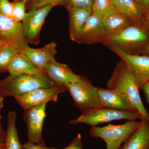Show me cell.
Here are the masks:
<instances>
[{"mask_svg": "<svg viewBox=\"0 0 149 149\" xmlns=\"http://www.w3.org/2000/svg\"><path fill=\"white\" fill-rule=\"evenodd\" d=\"M107 89L119 93L141 116V120L149 121V113L141 100L140 88L132 72L125 63L120 60L116 65L107 82Z\"/></svg>", "mask_w": 149, "mask_h": 149, "instance_id": "obj_1", "label": "cell"}, {"mask_svg": "<svg viewBox=\"0 0 149 149\" xmlns=\"http://www.w3.org/2000/svg\"><path fill=\"white\" fill-rule=\"evenodd\" d=\"M57 85L44 73L35 74H10L0 80V95L19 97L40 88H49Z\"/></svg>", "mask_w": 149, "mask_h": 149, "instance_id": "obj_2", "label": "cell"}, {"mask_svg": "<svg viewBox=\"0 0 149 149\" xmlns=\"http://www.w3.org/2000/svg\"><path fill=\"white\" fill-rule=\"evenodd\" d=\"M149 43V30L144 25L132 24L110 39L104 45L130 54H142Z\"/></svg>", "mask_w": 149, "mask_h": 149, "instance_id": "obj_3", "label": "cell"}, {"mask_svg": "<svg viewBox=\"0 0 149 149\" xmlns=\"http://www.w3.org/2000/svg\"><path fill=\"white\" fill-rule=\"evenodd\" d=\"M141 124V121L128 120L120 125L109 124L104 127L93 126L90 130V136L103 140L106 144V149H119Z\"/></svg>", "mask_w": 149, "mask_h": 149, "instance_id": "obj_4", "label": "cell"}, {"mask_svg": "<svg viewBox=\"0 0 149 149\" xmlns=\"http://www.w3.org/2000/svg\"><path fill=\"white\" fill-rule=\"evenodd\" d=\"M141 119L138 112L128 111L101 107L82 113L77 118L69 121L70 124L85 123L92 127L115 120H136Z\"/></svg>", "mask_w": 149, "mask_h": 149, "instance_id": "obj_5", "label": "cell"}, {"mask_svg": "<svg viewBox=\"0 0 149 149\" xmlns=\"http://www.w3.org/2000/svg\"><path fill=\"white\" fill-rule=\"evenodd\" d=\"M65 88L72 98L74 106L82 113L102 107L97 87L85 76L81 75L78 81L68 84Z\"/></svg>", "mask_w": 149, "mask_h": 149, "instance_id": "obj_6", "label": "cell"}, {"mask_svg": "<svg viewBox=\"0 0 149 149\" xmlns=\"http://www.w3.org/2000/svg\"><path fill=\"white\" fill-rule=\"evenodd\" d=\"M0 39L6 45L22 53L28 47L22 22H19L0 13Z\"/></svg>", "mask_w": 149, "mask_h": 149, "instance_id": "obj_7", "label": "cell"}, {"mask_svg": "<svg viewBox=\"0 0 149 149\" xmlns=\"http://www.w3.org/2000/svg\"><path fill=\"white\" fill-rule=\"evenodd\" d=\"M53 7L52 6L49 5L31 10L27 13L26 17L22 23L28 43L37 45L40 42L41 29Z\"/></svg>", "mask_w": 149, "mask_h": 149, "instance_id": "obj_8", "label": "cell"}, {"mask_svg": "<svg viewBox=\"0 0 149 149\" xmlns=\"http://www.w3.org/2000/svg\"><path fill=\"white\" fill-rule=\"evenodd\" d=\"M111 50L125 63L141 90L144 84L149 82V56L128 54L117 49Z\"/></svg>", "mask_w": 149, "mask_h": 149, "instance_id": "obj_9", "label": "cell"}, {"mask_svg": "<svg viewBox=\"0 0 149 149\" xmlns=\"http://www.w3.org/2000/svg\"><path fill=\"white\" fill-rule=\"evenodd\" d=\"M67 91L64 86H56L40 88L15 98L24 110L38 106L48 102H57L59 94Z\"/></svg>", "mask_w": 149, "mask_h": 149, "instance_id": "obj_10", "label": "cell"}, {"mask_svg": "<svg viewBox=\"0 0 149 149\" xmlns=\"http://www.w3.org/2000/svg\"><path fill=\"white\" fill-rule=\"evenodd\" d=\"M46 104L24 110L23 119L27 125L29 142L46 145L43 140L42 130L46 116Z\"/></svg>", "mask_w": 149, "mask_h": 149, "instance_id": "obj_11", "label": "cell"}, {"mask_svg": "<svg viewBox=\"0 0 149 149\" xmlns=\"http://www.w3.org/2000/svg\"><path fill=\"white\" fill-rule=\"evenodd\" d=\"M107 36L102 19L92 13L85 22L74 42L78 44L92 45L95 43L104 44Z\"/></svg>", "mask_w": 149, "mask_h": 149, "instance_id": "obj_12", "label": "cell"}, {"mask_svg": "<svg viewBox=\"0 0 149 149\" xmlns=\"http://www.w3.org/2000/svg\"><path fill=\"white\" fill-rule=\"evenodd\" d=\"M43 73L57 85L65 87L68 84L78 81L81 76L75 74L66 64L59 63L55 59L48 63Z\"/></svg>", "mask_w": 149, "mask_h": 149, "instance_id": "obj_13", "label": "cell"}, {"mask_svg": "<svg viewBox=\"0 0 149 149\" xmlns=\"http://www.w3.org/2000/svg\"><path fill=\"white\" fill-rule=\"evenodd\" d=\"M57 45L52 42L40 49H34L29 47L22 53L28 58L37 68L43 72L48 63L55 59L57 54Z\"/></svg>", "mask_w": 149, "mask_h": 149, "instance_id": "obj_14", "label": "cell"}, {"mask_svg": "<svg viewBox=\"0 0 149 149\" xmlns=\"http://www.w3.org/2000/svg\"><path fill=\"white\" fill-rule=\"evenodd\" d=\"M102 21L106 32L107 41L132 24L130 19L116 8L104 15L102 18Z\"/></svg>", "mask_w": 149, "mask_h": 149, "instance_id": "obj_15", "label": "cell"}, {"mask_svg": "<svg viewBox=\"0 0 149 149\" xmlns=\"http://www.w3.org/2000/svg\"><path fill=\"white\" fill-rule=\"evenodd\" d=\"M97 89L102 107L128 111L138 112L128 101L117 92L99 87H97Z\"/></svg>", "mask_w": 149, "mask_h": 149, "instance_id": "obj_16", "label": "cell"}, {"mask_svg": "<svg viewBox=\"0 0 149 149\" xmlns=\"http://www.w3.org/2000/svg\"><path fill=\"white\" fill-rule=\"evenodd\" d=\"M115 7L132 24L144 25L145 14L134 0H112Z\"/></svg>", "mask_w": 149, "mask_h": 149, "instance_id": "obj_17", "label": "cell"}, {"mask_svg": "<svg viewBox=\"0 0 149 149\" xmlns=\"http://www.w3.org/2000/svg\"><path fill=\"white\" fill-rule=\"evenodd\" d=\"M119 149H149V121L141 120L139 128Z\"/></svg>", "mask_w": 149, "mask_h": 149, "instance_id": "obj_18", "label": "cell"}, {"mask_svg": "<svg viewBox=\"0 0 149 149\" xmlns=\"http://www.w3.org/2000/svg\"><path fill=\"white\" fill-rule=\"evenodd\" d=\"M67 9L69 13L70 38L74 41L85 22L93 13L92 8H69Z\"/></svg>", "mask_w": 149, "mask_h": 149, "instance_id": "obj_19", "label": "cell"}, {"mask_svg": "<svg viewBox=\"0 0 149 149\" xmlns=\"http://www.w3.org/2000/svg\"><path fill=\"white\" fill-rule=\"evenodd\" d=\"M8 71L13 75L35 74L43 73L31 62L24 54H17L9 65Z\"/></svg>", "mask_w": 149, "mask_h": 149, "instance_id": "obj_20", "label": "cell"}, {"mask_svg": "<svg viewBox=\"0 0 149 149\" xmlns=\"http://www.w3.org/2000/svg\"><path fill=\"white\" fill-rule=\"evenodd\" d=\"M16 112L10 111L7 117V129L6 131L4 142L6 149H23V146L20 143L17 130Z\"/></svg>", "mask_w": 149, "mask_h": 149, "instance_id": "obj_21", "label": "cell"}, {"mask_svg": "<svg viewBox=\"0 0 149 149\" xmlns=\"http://www.w3.org/2000/svg\"><path fill=\"white\" fill-rule=\"evenodd\" d=\"M18 53L13 47L6 45L0 50V72H8V67L14 56Z\"/></svg>", "mask_w": 149, "mask_h": 149, "instance_id": "obj_22", "label": "cell"}, {"mask_svg": "<svg viewBox=\"0 0 149 149\" xmlns=\"http://www.w3.org/2000/svg\"><path fill=\"white\" fill-rule=\"evenodd\" d=\"M114 8L112 0H94L92 11L93 13L102 19L107 13Z\"/></svg>", "mask_w": 149, "mask_h": 149, "instance_id": "obj_23", "label": "cell"}, {"mask_svg": "<svg viewBox=\"0 0 149 149\" xmlns=\"http://www.w3.org/2000/svg\"><path fill=\"white\" fill-rule=\"evenodd\" d=\"M13 4V12L12 18L15 21L22 22L27 15V3L21 0H14Z\"/></svg>", "mask_w": 149, "mask_h": 149, "instance_id": "obj_24", "label": "cell"}, {"mask_svg": "<svg viewBox=\"0 0 149 149\" xmlns=\"http://www.w3.org/2000/svg\"><path fill=\"white\" fill-rule=\"evenodd\" d=\"M94 0H61L57 6L69 8H92Z\"/></svg>", "mask_w": 149, "mask_h": 149, "instance_id": "obj_25", "label": "cell"}, {"mask_svg": "<svg viewBox=\"0 0 149 149\" xmlns=\"http://www.w3.org/2000/svg\"><path fill=\"white\" fill-rule=\"evenodd\" d=\"M61 0H35L31 2L27 3L26 4L27 9L29 10L39 8L49 5L56 6Z\"/></svg>", "mask_w": 149, "mask_h": 149, "instance_id": "obj_26", "label": "cell"}, {"mask_svg": "<svg viewBox=\"0 0 149 149\" xmlns=\"http://www.w3.org/2000/svg\"><path fill=\"white\" fill-rule=\"evenodd\" d=\"M13 4L9 0H0V13L3 15L12 18Z\"/></svg>", "mask_w": 149, "mask_h": 149, "instance_id": "obj_27", "label": "cell"}, {"mask_svg": "<svg viewBox=\"0 0 149 149\" xmlns=\"http://www.w3.org/2000/svg\"><path fill=\"white\" fill-rule=\"evenodd\" d=\"M53 149H58L53 148ZM62 149H83L82 143V137L79 133L68 146Z\"/></svg>", "mask_w": 149, "mask_h": 149, "instance_id": "obj_28", "label": "cell"}, {"mask_svg": "<svg viewBox=\"0 0 149 149\" xmlns=\"http://www.w3.org/2000/svg\"><path fill=\"white\" fill-rule=\"evenodd\" d=\"M53 148H48L46 145L34 143L29 141L24 142L23 145V149H53Z\"/></svg>", "mask_w": 149, "mask_h": 149, "instance_id": "obj_29", "label": "cell"}, {"mask_svg": "<svg viewBox=\"0 0 149 149\" xmlns=\"http://www.w3.org/2000/svg\"><path fill=\"white\" fill-rule=\"evenodd\" d=\"M139 7L146 14L149 10V0H134Z\"/></svg>", "mask_w": 149, "mask_h": 149, "instance_id": "obj_30", "label": "cell"}, {"mask_svg": "<svg viewBox=\"0 0 149 149\" xmlns=\"http://www.w3.org/2000/svg\"><path fill=\"white\" fill-rule=\"evenodd\" d=\"M141 90H142L143 92L145 97H146V99L147 103L149 105V82L144 84L142 86ZM148 113L149 118V112Z\"/></svg>", "mask_w": 149, "mask_h": 149, "instance_id": "obj_31", "label": "cell"}, {"mask_svg": "<svg viewBox=\"0 0 149 149\" xmlns=\"http://www.w3.org/2000/svg\"><path fill=\"white\" fill-rule=\"evenodd\" d=\"M2 116L0 115V143H5L4 139L5 136L6 131L3 130L1 124Z\"/></svg>", "mask_w": 149, "mask_h": 149, "instance_id": "obj_32", "label": "cell"}, {"mask_svg": "<svg viewBox=\"0 0 149 149\" xmlns=\"http://www.w3.org/2000/svg\"><path fill=\"white\" fill-rule=\"evenodd\" d=\"M144 25L149 30V10L145 14Z\"/></svg>", "mask_w": 149, "mask_h": 149, "instance_id": "obj_33", "label": "cell"}, {"mask_svg": "<svg viewBox=\"0 0 149 149\" xmlns=\"http://www.w3.org/2000/svg\"><path fill=\"white\" fill-rule=\"evenodd\" d=\"M142 54L149 56V43L144 49Z\"/></svg>", "mask_w": 149, "mask_h": 149, "instance_id": "obj_34", "label": "cell"}, {"mask_svg": "<svg viewBox=\"0 0 149 149\" xmlns=\"http://www.w3.org/2000/svg\"><path fill=\"white\" fill-rule=\"evenodd\" d=\"M4 98L0 95V110L3 107Z\"/></svg>", "mask_w": 149, "mask_h": 149, "instance_id": "obj_35", "label": "cell"}, {"mask_svg": "<svg viewBox=\"0 0 149 149\" xmlns=\"http://www.w3.org/2000/svg\"><path fill=\"white\" fill-rule=\"evenodd\" d=\"M6 45V44H5V43L1 40V39H0V50H1V49L3 47H4Z\"/></svg>", "mask_w": 149, "mask_h": 149, "instance_id": "obj_36", "label": "cell"}, {"mask_svg": "<svg viewBox=\"0 0 149 149\" xmlns=\"http://www.w3.org/2000/svg\"><path fill=\"white\" fill-rule=\"evenodd\" d=\"M5 146V143H0V149L2 148L3 147Z\"/></svg>", "mask_w": 149, "mask_h": 149, "instance_id": "obj_37", "label": "cell"}, {"mask_svg": "<svg viewBox=\"0 0 149 149\" xmlns=\"http://www.w3.org/2000/svg\"><path fill=\"white\" fill-rule=\"evenodd\" d=\"M21 1H24L26 2V3H29L31 2L35 1V0H21Z\"/></svg>", "mask_w": 149, "mask_h": 149, "instance_id": "obj_38", "label": "cell"}, {"mask_svg": "<svg viewBox=\"0 0 149 149\" xmlns=\"http://www.w3.org/2000/svg\"><path fill=\"white\" fill-rule=\"evenodd\" d=\"M1 149H6L5 146L4 147H3V148H2Z\"/></svg>", "mask_w": 149, "mask_h": 149, "instance_id": "obj_39", "label": "cell"}]
</instances>
